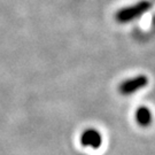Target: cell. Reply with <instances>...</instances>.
<instances>
[{
    "label": "cell",
    "instance_id": "obj_1",
    "mask_svg": "<svg viewBox=\"0 0 155 155\" xmlns=\"http://www.w3.org/2000/svg\"><path fill=\"white\" fill-rule=\"evenodd\" d=\"M150 8V1H139L134 5L124 7L115 14V20L118 23H127L140 17Z\"/></svg>",
    "mask_w": 155,
    "mask_h": 155
},
{
    "label": "cell",
    "instance_id": "obj_3",
    "mask_svg": "<svg viewBox=\"0 0 155 155\" xmlns=\"http://www.w3.org/2000/svg\"><path fill=\"white\" fill-rule=\"evenodd\" d=\"M81 143L85 147L99 148L102 144V137L99 131H97L95 129H87L82 133Z\"/></svg>",
    "mask_w": 155,
    "mask_h": 155
},
{
    "label": "cell",
    "instance_id": "obj_4",
    "mask_svg": "<svg viewBox=\"0 0 155 155\" xmlns=\"http://www.w3.org/2000/svg\"><path fill=\"white\" fill-rule=\"evenodd\" d=\"M136 120L141 127H147L152 122V114L147 107H140L136 113Z\"/></svg>",
    "mask_w": 155,
    "mask_h": 155
},
{
    "label": "cell",
    "instance_id": "obj_2",
    "mask_svg": "<svg viewBox=\"0 0 155 155\" xmlns=\"http://www.w3.org/2000/svg\"><path fill=\"white\" fill-rule=\"evenodd\" d=\"M147 84H148V79L146 76H137V77L124 81L120 85V92L124 95H129V94H132L140 89L145 87Z\"/></svg>",
    "mask_w": 155,
    "mask_h": 155
}]
</instances>
